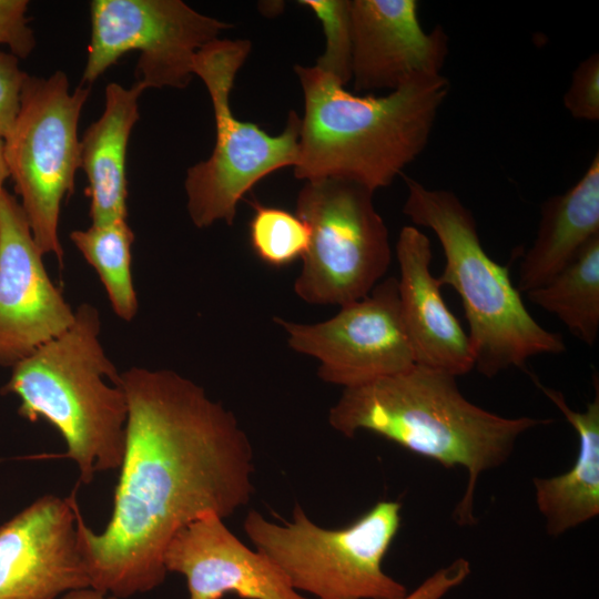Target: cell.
<instances>
[{
	"instance_id": "obj_27",
	"label": "cell",
	"mask_w": 599,
	"mask_h": 599,
	"mask_svg": "<svg viewBox=\"0 0 599 599\" xmlns=\"http://www.w3.org/2000/svg\"><path fill=\"white\" fill-rule=\"evenodd\" d=\"M469 573V562L458 558L447 567L438 569L403 599H441L450 589L461 585Z\"/></svg>"
},
{
	"instance_id": "obj_16",
	"label": "cell",
	"mask_w": 599,
	"mask_h": 599,
	"mask_svg": "<svg viewBox=\"0 0 599 599\" xmlns=\"http://www.w3.org/2000/svg\"><path fill=\"white\" fill-rule=\"evenodd\" d=\"M402 317L417 365L460 376L475 368L467 333L449 311L432 274L430 240L404 226L396 242Z\"/></svg>"
},
{
	"instance_id": "obj_15",
	"label": "cell",
	"mask_w": 599,
	"mask_h": 599,
	"mask_svg": "<svg viewBox=\"0 0 599 599\" xmlns=\"http://www.w3.org/2000/svg\"><path fill=\"white\" fill-rule=\"evenodd\" d=\"M166 571L185 577L190 599H307L260 551L247 548L216 515L179 530L167 545Z\"/></svg>"
},
{
	"instance_id": "obj_23",
	"label": "cell",
	"mask_w": 599,
	"mask_h": 599,
	"mask_svg": "<svg viewBox=\"0 0 599 599\" xmlns=\"http://www.w3.org/2000/svg\"><path fill=\"white\" fill-rule=\"evenodd\" d=\"M298 4L316 16L325 34V49L315 67L346 85L352 79L351 0H301Z\"/></svg>"
},
{
	"instance_id": "obj_29",
	"label": "cell",
	"mask_w": 599,
	"mask_h": 599,
	"mask_svg": "<svg viewBox=\"0 0 599 599\" xmlns=\"http://www.w3.org/2000/svg\"><path fill=\"white\" fill-rule=\"evenodd\" d=\"M10 177L6 155H4V141L0 139V193L2 192L4 181Z\"/></svg>"
},
{
	"instance_id": "obj_8",
	"label": "cell",
	"mask_w": 599,
	"mask_h": 599,
	"mask_svg": "<svg viewBox=\"0 0 599 599\" xmlns=\"http://www.w3.org/2000/svg\"><path fill=\"white\" fill-rule=\"evenodd\" d=\"M90 87L71 91L62 71L48 78L27 75L16 123L4 155L16 193L43 255L62 265L59 237L62 201L73 193L80 169L78 124Z\"/></svg>"
},
{
	"instance_id": "obj_13",
	"label": "cell",
	"mask_w": 599,
	"mask_h": 599,
	"mask_svg": "<svg viewBox=\"0 0 599 599\" xmlns=\"http://www.w3.org/2000/svg\"><path fill=\"white\" fill-rule=\"evenodd\" d=\"M74 494L44 495L0 525V599H57L91 587Z\"/></svg>"
},
{
	"instance_id": "obj_3",
	"label": "cell",
	"mask_w": 599,
	"mask_h": 599,
	"mask_svg": "<svg viewBox=\"0 0 599 599\" xmlns=\"http://www.w3.org/2000/svg\"><path fill=\"white\" fill-rule=\"evenodd\" d=\"M304 94L301 180L343 179L372 191L388 186L426 149L450 83L415 78L383 97L357 95L314 67L295 65Z\"/></svg>"
},
{
	"instance_id": "obj_12",
	"label": "cell",
	"mask_w": 599,
	"mask_h": 599,
	"mask_svg": "<svg viewBox=\"0 0 599 599\" xmlns=\"http://www.w3.org/2000/svg\"><path fill=\"white\" fill-rule=\"evenodd\" d=\"M20 202L0 193V366L63 333L74 311L49 277Z\"/></svg>"
},
{
	"instance_id": "obj_5",
	"label": "cell",
	"mask_w": 599,
	"mask_h": 599,
	"mask_svg": "<svg viewBox=\"0 0 599 599\" xmlns=\"http://www.w3.org/2000/svg\"><path fill=\"white\" fill-rule=\"evenodd\" d=\"M403 212L439 240L445 266L437 277L460 297L475 368L493 378L511 367L526 369L530 357L566 351L562 336L544 328L527 311L506 266L483 247L471 211L451 191L428 189L405 177Z\"/></svg>"
},
{
	"instance_id": "obj_25",
	"label": "cell",
	"mask_w": 599,
	"mask_h": 599,
	"mask_svg": "<svg viewBox=\"0 0 599 599\" xmlns=\"http://www.w3.org/2000/svg\"><path fill=\"white\" fill-rule=\"evenodd\" d=\"M28 4L27 0H0V45L6 44L19 59L28 58L35 47Z\"/></svg>"
},
{
	"instance_id": "obj_1",
	"label": "cell",
	"mask_w": 599,
	"mask_h": 599,
	"mask_svg": "<svg viewBox=\"0 0 599 599\" xmlns=\"http://www.w3.org/2000/svg\"><path fill=\"white\" fill-rule=\"evenodd\" d=\"M121 383L128 420L111 518L98 534L77 510L91 588L119 599L164 581V552L179 530L207 515H233L254 491L247 435L201 386L142 367L121 373Z\"/></svg>"
},
{
	"instance_id": "obj_14",
	"label": "cell",
	"mask_w": 599,
	"mask_h": 599,
	"mask_svg": "<svg viewBox=\"0 0 599 599\" xmlns=\"http://www.w3.org/2000/svg\"><path fill=\"white\" fill-rule=\"evenodd\" d=\"M351 73L356 92L394 91L420 77L441 74L448 37L425 31L416 0H351Z\"/></svg>"
},
{
	"instance_id": "obj_17",
	"label": "cell",
	"mask_w": 599,
	"mask_h": 599,
	"mask_svg": "<svg viewBox=\"0 0 599 599\" xmlns=\"http://www.w3.org/2000/svg\"><path fill=\"white\" fill-rule=\"evenodd\" d=\"M143 91L138 83L130 89L109 83L102 114L80 140V169L88 179L92 224L126 220V150Z\"/></svg>"
},
{
	"instance_id": "obj_21",
	"label": "cell",
	"mask_w": 599,
	"mask_h": 599,
	"mask_svg": "<svg viewBox=\"0 0 599 599\" xmlns=\"http://www.w3.org/2000/svg\"><path fill=\"white\" fill-rule=\"evenodd\" d=\"M74 246L95 270L118 317L132 321L139 309L131 270L134 233L126 220L91 224L70 233Z\"/></svg>"
},
{
	"instance_id": "obj_22",
	"label": "cell",
	"mask_w": 599,
	"mask_h": 599,
	"mask_svg": "<svg viewBox=\"0 0 599 599\" xmlns=\"http://www.w3.org/2000/svg\"><path fill=\"white\" fill-rule=\"evenodd\" d=\"M248 224L250 243L266 265L284 267L303 257L309 243V229L295 213L276 206L253 203Z\"/></svg>"
},
{
	"instance_id": "obj_20",
	"label": "cell",
	"mask_w": 599,
	"mask_h": 599,
	"mask_svg": "<svg viewBox=\"0 0 599 599\" xmlns=\"http://www.w3.org/2000/svg\"><path fill=\"white\" fill-rule=\"evenodd\" d=\"M526 295L558 317L582 343L595 345L599 334V235L551 281Z\"/></svg>"
},
{
	"instance_id": "obj_9",
	"label": "cell",
	"mask_w": 599,
	"mask_h": 599,
	"mask_svg": "<svg viewBox=\"0 0 599 599\" xmlns=\"http://www.w3.org/2000/svg\"><path fill=\"white\" fill-rule=\"evenodd\" d=\"M373 194L333 177L306 181L298 192L296 214L309 229V243L294 292L304 302L342 306L358 301L388 271V230Z\"/></svg>"
},
{
	"instance_id": "obj_11",
	"label": "cell",
	"mask_w": 599,
	"mask_h": 599,
	"mask_svg": "<svg viewBox=\"0 0 599 599\" xmlns=\"http://www.w3.org/2000/svg\"><path fill=\"white\" fill-rule=\"evenodd\" d=\"M274 321L286 332L293 351L319 361L321 379L344 388L400 373L415 364L394 276L380 281L364 298L342 305L327 321Z\"/></svg>"
},
{
	"instance_id": "obj_28",
	"label": "cell",
	"mask_w": 599,
	"mask_h": 599,
	"mask_svg": "<svg viewBox=\"0 0 599 599\" xmlns=\"http://www.w3.org/2000/svg\"><path fill=\"white\" fill-rule=\"evenodd\" d=\"M59 599H119V598L89 587V588L69 591L62 595Z\"/></svg>"
},
{
	"instance_id": "obj_10",
	"label": "cell",
	"mask_w": 599,
	"mask_h": 599,
	"mask_svg": "<svg viewBox=\"0 0 599 599\" xmlns=\"http://www.w3.org/2000/svg\"><path fill=\"white\" fill-rule=\"evenodd\" d=\"M91 38L81 84L90 87L128 52L139 51L135 83L184 89L196 53L232 24L181 0H93Z\"/></svg>"
},
{
	"instance_id": "obj_18",
	"label": "cell",
	"mask_w": 599,
	"mask_h": 599,
	"mask_svg": "<svg viewBox=\"0 0 599 599\" xmlns=\"http://www.w3.org/2000/svg\"><path fill=\"white\" fill-rule=\"evenodd\" d=\"M599 235V154L566 192L546 200L536 238L519 266L518 291L527 293L551 281Z\"/></svg>"
},
{
	"instance_id": "obj_6",
	"label": "cell",
	"mask_w": 599,
	"mask_h": 599,
	"mask_svg": "<svg viewBox=\"0 0 599 599\" xmlns=\"http://www.w3.org/2000/svg\"><path fill=\"white\" fill-rule=\"evenodd\" d=\"M402 504L380 500L345 528L314 524L300 505L278 525L250 510L243 528L257 551L296 591L318 599H403L406 588L383 571L400 527Z\"/></svg>"
},
{
	"instance_id": "obj_7",
	"label": "cell",
	"mask_w": 599,
	"mask_h": 599,
	"mask_svg": "<svg viewBox=\"0 0 599 599\" xmlns=\"http://www.w3.org/2000/svg\"><path fill=\"white\" fill-rule=\"evenodd\" d=\"M251 48L246 39H216L194 59V75L206 87L215 121L210 158L190 166L184 181L187 212L199 229L219 221L232 225L240 201L256 183L297 161L301 118L294 110L278 135L233 114L231 92Z\"/></svg>"
},
{
	"instance_id": "obj_2",
	"label": "cell",
	"mask_w": 599,
	"mask_h": 599,
	"mask_svg": "<svg viewBox=\"0 0 599 599\" xmlns=\"http://www.w3.org/2000/svg\"><path fill=\"white\" fill-rule=\"evenodd\" d=\"M551 422L488 412L460 393L456 376L417 364L344 388L328 414L329 425L346 437L367 430L446 468L463 466L468 481L454 511L461 526L476 521L474 496L480 475L505 464L522 434Z\"/></svg>"
},
{
	"instance_id": "obj_19",
	"label": "cell",
	"mask_w": 599,
	"mask_h": 599,
	"mask_svg": "<svg viewBox=\"0 0 599 599\" xmlns=\"http://www.w3.org/2000/svg\"><path fill=\"white\" fill-rule=\"evenodd\" d=\"M535 383L573 427L579 439L578 456L568 471L532 479L546 530L557 537L599 515V383L596 375V396L583 412L571 409L561 392L537 379Z\"/></svg>"
},
{
	"instance_id": "obj_26",
	"label": "cell",
	"mask_w": 599,
	"mask_h": 599,
	"mask_svg": "<svg viewBox=\"0 0 599 599\" xmlns=\"http://www.w3.org/2000/svg\"><path fill=\"white\" fill-rule=\"evenodd\" d=\"M27 75L18 57L0 51V139L4 140L16 123Z\"/></svg>"
},
{
	"instance_id": "obj_24",
	"label": "cell",
	"mask_w": 599,
	"mask_h": 599,
	"mask_svg": "<svg viewBox=\"0 0 599 599\" xmlns=\"http://www.w3.org/2000/svg\"><path fill=\"white\" fill-rule=\"evenodd\" d=\"M564 105L572 118L582 121L599 120V55L592 53L572 72L564 95Z\"/></svg>"
},
{
	"instance_id": "obj_4",
	"label": "cell",
	"mask_w": 599,
	"mask_h": 599,
	"mask_svg": "<svg viewBox=\"0 0 599 599\" xmlns=\"http://www.w3.org/2000/svg\"><path fill=\"white\" fill-rule=\"evenodd\" d=\"M98 309L83 303L72 324L11 368L2 394H14L18 413L43 419L62 436L80 480L119 469L125 449L128 400L121 373L100 342Z\"/></svg>"
}]
</instances>
